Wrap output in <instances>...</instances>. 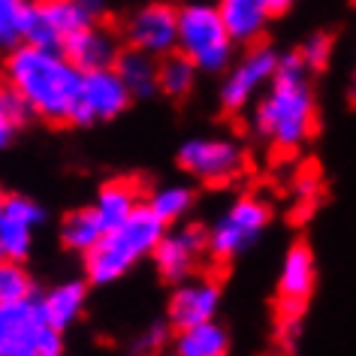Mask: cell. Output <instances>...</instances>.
<instances>
[{
  "instance_id": "1",
  "label": "cell",
  "mask_w": 356,
  "mask_h": 356,
  "mask_svg": "<svg viewBox=\"0 0 356 356\" xmlns=\"http://www.w3.org/2000/svg\"><path fill=\"white\" fill-rule=\"evenodd\" d=\"M0 79L19 97L31 118L46 124H73L79 100V70L64 49L19 42L3 55Z\"/></svg>"
},
{
  "instance_id": "2",
  "label": "cell",
  "mask_w": 356,
  "mask_h": 356,
  "mask_svg": "<svg viewBox=\"0 0 356 356\" xmlns=\"http://www.w3.org/2000/svg\"><path fill=\"white\" fill-rule=\"evenodd\" d=\"M302 55L278 60V73L254 109V133L278 151H296L314 133V94Z\"/></svg>"
},
{
  "instance_id": "3",
  "label": "cell",
  "mask_w": 356,
  "mask_h": 356,
  "mask_svg": "<svg viewBox=\"0 0 356 356\" xmlns=\"http://www.w3.org/2000/svg\"><path fill=\"white\" fill-rule=\"evenodd\" d=\"M163 233H166V224L148 209V202H142L127 220L106 229L100 242L85 254L88 281L97 284V287H106V284H115L118 278H124L139 260L154 254Z\"/></svg>"
},
{
  "instance_id": "4",
  "label": "cell",
  "mask_w": 356,
  "mask_h": 356,
  "mask_svg": "<svg viewBox=\"0 0 356 356\" xmlns=\"http://www.w3.org/2000/svg\"><path fill=\"white\" fill-rule=\"evenodd\" d=\"M236 46L218 3H184L178 10V51H184L200 73H227L236 60Z\"/></svg>"
},
{
  "instance_id": "5",
  "label": "cell",
  "mask_w": 356,
  "mask_h": 356,
  "mask_svg": "<svg viewBox=\"0 0 356 356\" xmlns=\"http://www.w3.org/2000/svg\"><path fill=\"white\" fill-rule=\"evenodd\" d=\"M64 332L51 326L37 296L0 305V356H58Z\"/></svg>"
},
{
  "instance_id": "6",
  "label": "cell",
  "mask_w": 356,
  "mask_h": 356,
  "mask_svg": "<svg viewBox=\"0 0 356 356\" xmlns=\"http://www.w3.org/2000/svg\"><path fill=\"white\" fill-rule=\"evenodd\" d=\"M272 211L260 197H238L215 218V224L206 229L209 236V254L215 260L227 263L245 254L257 238L266 233Z\"/></svg>"
},
{
  "instance_id": "7",
  "label": "cell",
  "mask_w": 356,
  "mask_h": 356,
  "mask_svg": "<svg viewBox=\"0 0 356 356\" xmlns=\"http://www.w3.org/2000/svg\"><path fill=\"white\" fill-rule=\"evenodd\" d=\"M97 13L82 0H31L24 15V42L64 49Z\"/></svg>"
},
{
  "instance_id": "8",
  "label": "cell",
  "mask_w": 356,
  "mask_h": 356,
  "mask_svg": "<svg viewBox=\"0 0 356 356\" xmlns=\"http://www.w3.org/2000/svg\"><path fill=\"white\" fill-rule=\"evenodd\" d=\"M178 163L202 184H229L245 172V148L229 136H193L178 148Z\"/></svg>"
},
{
  "instance_id": "9",
  "label": "cell",
  "mask_w": 356,
  "mask_h": 356,
  "mask_svg": "<svg viewBox=\"0 0 356 356\" xmlns=\"http://www.w3.org/2000/svg\"><path fill=\"white\" fill-rule=\"evenodd\" d=\"M130 100H136V97L130 94L127 82H124L115 67L88 70V73H82V82H79V100H76L73 124L88 127V124L112 121L127 109Z\"/></svg>"
},
{
  "instance_id": "10",
  "label": "cell",
  "mask_w": 356,
  "mask_h": 356,
  "mask_svg": "<svg viewBox=\"0 0 356 356\" xmlns=\"http://www.w3.org/2000/svg\"><path fill=\"white\" fill-rule=\"evenodd\" d=\"M278 55L266 46H251L238 60L227 67V76L220 82V106L227 112H242L254 103V97L269 88L278 73Z\"/></svg>"
},
{
  "instance_id": "11",
  "label": "cell",
  "mask_w": 356,
  "mask_h": 356,
  "mask_svg": "<svg viewBox=\"0 0 356 356\" xmlns=\"http://www.w3.org/2000/svg\"><path fill=\"white\" fill-rule=\"evenodd\" d=\"M121 37H124V46H133L154 58H163L178 49V10L163 3V0L142 3L124 19Z\"/></svg>"
},
{
  "instance_id": "12",
  "label": "cell",
  "mask_w": 356,
  "mask_h": 356,
  "mask_svg": "<svg viewBox=\"0 0 356 356\" xmlns=\"http://www.w3.org/2000/svg\"><path fill=\"white\" fill-rule=\"evenodd\" d=\"M209 254V236L202 227H166L163 238L157 242L154 254H151V260H154V269L163 281L169 284H178L184 278H191V275H197L200 269V260Z\"/></svg>"
},
{
  "instance_id": "13",
  "label": "cell",
  "mask_w": 356,
  "mask_h": 356,
  "mask_svg": "<svg viewBox=\"0 0 356 356\" xmlns=\"http://www.w3.org/2000/svg\"><path fill=\"white\" fill-rule=\"evenodd\" d=\"M42 220H46V211L40 202L22 197V193L6 197L3 215H0V254L13 257V260H24L31 254L33 236H37Z\"/></svg>"
},
{
  "instance_id": "14",
  "label": "cell",
  "mask_w": 356,
  "mask_h": 356,
  "mask_svg": "<svg viewBox=\"0 0 356 356\" xmlns=\"http://www.w3.org/2000/svg\"><path fill=\"white\" fill-rule=\"evenodd\" d=\"M220 308V287L211 278H200V275H191V278L178 281L172 296H169V326L172 329H184L193 323H206V320H215Z\"/></svg>"
},
{
  "instance_id": "15",
  "label": "cell",
  "mask_w": 356,
  "mask_h": 356,
  "mask_svg": "<svg viewBox=\"0 0 356 356\" xmlns=\"http://www.w3.org/2000/svg\"><path fill=\"white\" fill-rule=\"evenodd\" d=\"M64 51L82 73H88V70L115 67V60H118V55L124 51V37L115 33L109 24L94 19L91 24H85V28L67 42Z\"/></svg>"
},
{
  "instance_id": "16",
  "label": "cell",
  "mask_w": 356,
  "mask_h": 356,
  "mask_svg": "<svg viewBox=\"0 0 356 356\" xmlns=\"http://www.w3.org/2000/svg\"><path fill=\"white\" fill-rule=\"evenodd\" d=\"M314 290V257L305 245H293L281 266L278 293H281V308L278 317H302L305 302Z\"/></svg>"
},
{
  "instance_id": "17",
  "label": "cell",
  "mask_w": 356,
  "mask_h": 356,
  "mask_svg": "<svg viewBox=\"0 0 356 356\" xmlns=\"http://www.w3.org/2000/svg\"><path fill=\"white\" fill-rule=\"evenodd\" d=\"M218 10L224 15L227 31L233 33V40L238 46H254L263 37L269 15H272V10L263 0H220Z\"/></svg>"
},
{
  "instance_id": "18",
  "label": "cell",
  "mask_w": 356,
  "mask_h": 356,
  "mask_svg": "<svg viewBox=\"0 0 356 356\" xmlns=\"http://www.w3.org/2000/svg\"><path fill=\"white\" fill-rule=\"evenodd\" d=\"M139 206H142L139 184L130 181V178H115V181H106L103 188L97 191V200H94V209H97V215L103 218L106 229L118 227L121 220H127Z\"/></svg>"
},
{
  "instance_id": "19",
  "label": "cell",
  "mask_w": 356,
  "mask_h": 356,
  "mask_svg": "<svg viewBox=\"0 0 356 356\" xmlns=\"http://www.w3.org/2000/svg\"><path fill=\"white\" fill-rule=\"evenodd\" d=\"M46 317L51 320V326H58L60 332L79 323L88 302V284L85 281H60L51 290H46V296H40Z\"/></svg>"
},
{
  "instance_id": "20",
  "label": "cell",
  "mask_w": 356,
  "mask_h": 356,
  "mask_svg": "<svg viewBox=\"0 0 356 356\" xmlns=\"http://www.w3.org/2000/svg\"><path fill=\"white\" fill-rule=\"evenodd\" d=\"M175 353L178 356H224L229 350V335L218 320L193 323L184 329H175Z\"/></svg>"
},
{
  "instance_id": "21",
  "label": "cell",
  "mask_w": 356,
  "mask_h": 356,
  "mask_svg": "<svg viewBox=\"0 0 356 356\" xmlns=\"http://www.w3.org/2000/svg\"><path fill=\"white\" fill-rule=\"evenodd\" d=\"M115 70H118L121 79L127 82L133 97H151V94H157L160 58L148 55V51H142V49L124 46L118 60H115Z\"/></svg>"
},
{
  "instance_id": "22",
  "label": "cell",
  "mask_w": 356,
  "mask_h": 356,
  "mask_svg": "<svg viewBox=\"0 0 356 356\" xmlns=\"http://www.w3.org/2000/svg\"><path fill=\"white\" fill-rule=\"evenodd\" d=\"M197 76L200 67L184 55V51H169L160 58V70H157V94L169 97V100H184L193 88H197Z\"/></svg>"
},
{
  "instance_id": "23",
  "label": "cell",
  "mask_w": 356,
  "mask_h": 356,
  "mask_svg": "<svg viewBox=\"0 0 356 356\" xmlns=\"http://www.w3.org/2000/svg\"><path fill=\"white\" fill-rule=\"evenodd\" d=\"M103 233H106V224H103V218L97 215L94 206L76 209L60 220V242H64L67 251H76L82 257L100 242Z\"/></svg>"
},
{
  "instance_id": "24",
  "label": "cell",
  "mask_w": 356,
  "mask_h": 356,
  "mask_svg": "<svg viewBox=\"0 0 356 356\" xmlns=\"http://www.w3.org/2000/svg\"><path fill=\"white\" fill-rule=\"evenodd\" d=\"M193 200H197V193H193V188H188V184H163V188L151 191L148 209L154 211L166 227H172L191 215Z\"/></svg>"
},
{
  "instance_id": "25",
  "label": "cell",
  "mask_w": 356,
  "mask_h": 356,
  "mask_svg": "<svg viewBox=\"0 0 356 356\" xmlns=\"http://www.w3.org/2000/svg\"><path fill=\"white\" fill-rule=\"evenodd\" d=\"M22 263L24 260L0 257V305H10V302L33 296V281Z\"/></svg>"
},
{
  "instance_id": "26",
  "label": "cell",
  "mask_w": 356,
  "mask_h": 356,
  "mask_svg": "<svg viewBox=\"0 0 356 356\" xmlns=\"http://www.w3.org/2000/svg\"><path fill=\"white\" fill-rule=\"evenodd\" d=\"M31 0H0V55L24 42V15Z\"/></svg>"
},
{
  "instance_id": "27",
  "label": "cell",
  "mask_w": 356,
  "mask_h": 356,
  "mask_svg": "<svg viewBox=\"0 0 356 356\" xmlns=\"http://www.w3.org/2000/svg\"><path fill=\"white\" fill-rule=\"evenodd\" d=\"M31 115L24 109V103L15 97L10 88L0 82V148H6L15 139V133L24 127Z\"/></svg>"
},
{
  "instance_id": "28",
  "label": "cell",
  "mask_w": 356,
  "mask_h": 356,
  "mask_svg": "<svg viewBox=\"0 0 356 356\" xmlns=\"http://www.w3.org/2000/svg\"><path fill=\"white\" fill-rule=\"evenodd\" d=\"M329 49H332L329 37H326V33H317V37H311L305 46L299 49V55L308 64V70H323L326 60H329Z\"/></svg>"
},
{
  "instance_id": "29",
  "label": "cell",
  "mask_w": 356,
  "mask_h": 356,
  "mask_svg": "<svg viewBox=\"0 0 356 356\" xmlns=\"http://www.w3.org/2000/svg\"><path fill=\"white\" fill-rule=\"evenodd\" d=\"M163 344H166V329L160 326V323H154V326H148L145 332L136 338L133 350H139V353H157Z\"/></svg>"
},
{
  "instance_id": "30",
  "label": "cell",
  "mask_w": 356,
  "mask_h": 356,
  "mask_svg": "<svg viewBox=\"0 0 356 356\" xmlns=\"http://www.w3.org/2000/svg\"><path fill=\"white\" fill-rule=\"evenodd\" d=\"M263 3L269 6V10H272V15H275V13H284V10H287V6L293 3V0H263Z\"/></svg>"
},
{
  "instance_id": "31",
  "label": "cell",
  "mask_w": 356,
  "mask_h": 356,
  "mask_svg": "<svg viewBox=\"0 0 356 356\" xmlns=\"http://www.w3.org/2000/svg\"><path fill=\"white\" fill-rule=\"evenodd\" d=\"M82 3H88V6H91V10H94V13H100V10H103V3H106V0H82Z\"/></svg>"
},
{
  "instance_id": "32",
  "label": "cell",
  "mask_w": 356,
  "mask_h": 356,
  "mask_svg": "<svg viewBox=\"0 0 356 356\" xmlns=\"http://www.w3.org/2000/svg\"><path fill=\"white\" fill-rule=\"evenodd\" d=\"M3 206H6V193L0 191V215H3Z\"/></svg>"
}]
</instances>
